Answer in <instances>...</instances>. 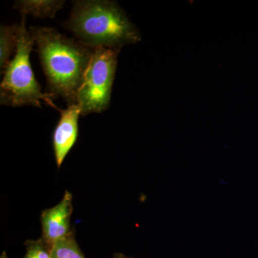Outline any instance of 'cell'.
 <instances>
[{"label": "cell", "mask_w": 258, "mask_h": 258, "mask_svg": "<svg viewBox=\"0 0 258 258\" xmlns=\"http://www.w3.org/2000/svg\"><path fill=\"white\" fill-rule=\"evenodd\" d=\"M46 76L47 93L60 96L68 106L77 103L78 93L92 59L94 49L69 38L55 28L30 27Z\"/></svg>", "instance_id": "obj_1"}, {"label": "cell", "mask_w": 258, "mask_h": 258, "mask_svg": "<svg viewBox=\"0 0 258 258\" xmlns=\"http://www.w3.org/2000/svg\"><path fill=\"white\" fill-rule=\"evenodd\" d=\"M62 25L85 46L120 50L137 43L141 35L124 10L113 0H76Z\"/></svg>", "instance_id": "obj_2"}, {"label": "cell", "mask_w": 258, "mask_h": 258, "mask_svg": "<svg viewBox=\"0 0 258 258\" xmlns=\"http://www.w3.org/2000/svg\"><path fill=\"white\" fill-rule=\"evenodd\" d=\"M25 22L26 16L22 15L15 55L5 69L0 86V103L12 107L32 106L41 108L40 101L43 100L58 111L59 108L52 102L55 97L42 93L34 76L30 55L35 41L27 30Z\"/></svg>", "instance_id": "obj_3"}, {"label": "cell", "mask_w": 258, "mask_h": 258, "mask_svg": "<svg viewBox=\"0 0 258 258\" xmlns=\"http://www.w3.org/2000/svg\"><path fill=\"white\" fill-rule=\"evenodd\" d=\"M120 50L104 47L94 49L77 96L81 115L101 113L111 103L112 88Z\"/></svg>", "instance_id": "obj_4"}, {"label": "cell", "mask_w": 258, "mask_h": 258, "mask_svg": "<svg viewBox=\"0 0 258 258\" xmlns=\"http://www.w3.org/2000/svg\"><path fill=\"white\" fill-rule=\"evenodd\" d=\"M73 212V195L69 191H66L57 205L42 212L41 237L51 247L57 241L66 238L72 233L74 230L71 228V220Z\"/></svg>", "instance_id": "obj_5"}, {"label": "cell", "mask_w": 258, "mask_h": 258, "mask_svg": "<svg viewBox=\"0 0 258 258\" xmlns=\"http://www.w3.org/2000/svg\"><path fill=\"white\" fill-rule=\"evenodd\" d=\"M60 118L52 135L56 164L60 168L79 137V119L81 107L78 103L59 109Z\"/></svg>", "instance_id": "obj_6"}, {"label": "cell", "mask_w": 258, "mask_h": 258, "mask_svg": "<svg viewBox=\"0 0 258 258\" xmlns=\"http://www.w3.org/2000/svg\"><path fill=\"white\" fill-rule=\"evenodd\" d=\"M64 0H19L13 8L22 15H32L41 19L54 18L59 10L63 8Z\"/></svg>", "instance_id": "obj_7"}, {"label": "cell", "mask_w": 258, "mask_h": 258, "mask_svg": "<svg viewBox=\"0 0 258 258\" xmlns=\"http://www.w3.org/2000/svg\"><path fill=\"white\" fill-rule=\"evenodd\" d=\"M19 25H2L0 27V68L5 70L9 64L10 57L16 50Z\"/></svg>", "instance_id": "obj_8"}, {"label": "cell", "mask_w": 258, "mask_h": 258, "mask_svg": "<svg viewBox=\"0 0 258 258\" xmlns=\"http://www.w3.org/2000/svg\"><path fill=\"white\" fill-rule=\"evenodd\" d=\"M52 258H86L75 237L74 231L71 235L52 244Z\"/></svg>", "instance_id": "obj_9"}, {"label": "cell", "mask_w": 258, "mask_h": 258, "mask_svg": "<svg viewBox=\"0 0 258 258\" xmlns=\"http://www.w3.org/2000/svg\"><path fill=\"white\" fill-rule=\"evenodd\" d=\"M26 254L23 258H52L49 245L42 237L37 240H28L25 242Z\"/></svg>", "instance_id": "obj_10"}, {"label": "cell", "mask_w": 258, "mask_h": 258, "mask_svg": "<svg viewBox=\"0 0 258 258\" xmlns=\"http://www.w3.org/2000/svg\"><path fill=\"white\" fill-rule=\"evenodd\" d=\"M113 258H132L127 257V256H125V254H122V253H115L113 254Z\"/></svg>", "instance_id": "obj_11"}, {"label": "cell", "mask_w": 258, "mask_h": 258, "mask_svg": "<svg viewBox=\"0 0 258 258\" xmlns=\"http://www.w3.org/2000/svg\"><path fill=\"white\" fill-rule=\"evenodd\" d=\"M0 258H8V255H7L6 252L4 251V252L2 253L1 256H0Z\"/></svg>", "instance_id": "obj_12"}]
</instances>
